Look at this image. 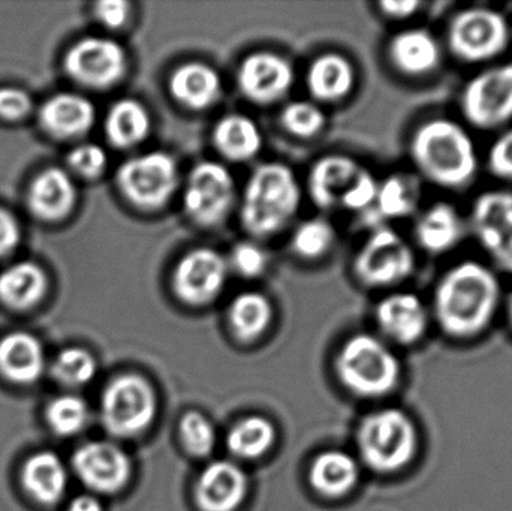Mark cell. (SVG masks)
<instances>
[{
  "label": "cell",
  "mask_w": 512,
  "mask_h": 511,
  "mask_svg": "<svg viewBox=\"0 0 512 511\" xmlns=\"http://www.w3.org/2000/svg\"><path fill=\"white\" fill-rule=\"evenodd\" d=\"M502 287L490 267L462 261L448 269L433 293V312L442 332L468 339L489 327L501 303Z\"/></svg>",
  "instance_id": "6da1fadb"
},
{
  "label": "cell",
  "mask_w": 512,
  "mask_h": 511,
  "mask_svg": "<svg viewBox=\"0 0 512 511\" xmlns=\"http://www.w3.org/2000/svg\"><path fill=\"white\" fill-rule=\"evenodd\" d=\"M409 155L418 173L444 189H463L480 167L474 140L460 123L445 117L421 123L409 141Z\"/></svg>",
  "instance_id": "7a4b0ae2"
},
{
  "label": "cell",
  "mask_w": 512,
  "mask_h": 511,
  "mask_svg": "<svg viewBox=\"0 0 512 511\" xmlns=\"http://www.w3.org/2000/svg\"><path fill=\"white\" fill-rule=\"evenodd\" d=\"M300 204L301 186L294 171L280 162H265L246 182L240 219L251 236L270 237L289 224Z\"/></svg>",
  "instance_id": "3957f363"
},
{
  "label": "cell",
  "mask_w": 512,
  "mask_h": 511,
  "mask_svg": "<svg viewBox=\"0 0 512 511\" xmlns=\"http://www.w3.org/2000/svg\"><path fill=\"white\" fill-rule=\"evenodd\" d=\"M379 180L357 159L327 155L310 168L307 188L322 210H348L363 215L375 200Z\"/></svg>",
  "instance_id": "277c9868"
},
{
  "label": "cell",
  "mask_w": 512,
  "mask_h": 511,
  "mask_svg": "<svg viewBox=\"0 0 512 511\" xmlns=\"http://www.w3.org/2000/svg\"><path fill=\"white\" fill-rule=\"evenodd\" d=\"M337 377L361 398L387 395L399 383L400 365L393 351L372 335H355L340 348Z\"/></svg>",
  "instance_id": "5b68a950"
},
{
  "label": "cell",
  "mask_w": 512,
  "mask_h": 511,
  "mask_svg": "<svg viewBox=\"0 0 512 511\" xmlns=\"http://www.w3.org/2000/svg\"><path fill=\"white\" fill-rule=\"evenodd\" d=\"M417 443L414 423L402 411L370 414L358 431L361 458L378 473H394L406 467L414 458Z\"/></svg>",
  "instance_id": "8992f818"
},
{
  "label": "cell",
  "mask_w": 512,
  "mask_h": 511,
  "mask_svg": "<svg viewBox=\"0 0 512 511\" xmlns=\"http://www.w3.org/2000/svg\"><path fill=\"white\" fill-rule=\"evenodd\" d=\"M116 183L132 206L141 210L162 209L179 189V165L170 153H143L120 165Z\"/></svg>",
  "instance_id": "52a82bcc"
},
{
  "label": "cell",
  "mask_w": 512,
  "mask_h": 511,
  "mask_svg": "<svg viewBox=\"0 0 512 511\" xmlns=\"http://www.w3.org/2000/svg\"><path fill=\"white\" fill-rule=\"evenodd\" d=\"M511 38L507 18L486 6L457 12L447 29L448 50L460 62L484 63L504 53Z\"/></svg>",
  "instance_id": "ba28073f"
},
{
  "label": "cell",
  "mask_w": 512,
  "mask_h": 511,
  "mask_svg": "<svg viewBox=\"0 0 512 511\" xmlns=\"http://www.w3.org/2000/svg\"><path fill=\"white\" fill-rule=\"evenodd\" d=\"M156 413L155 390L140 375H120L102 393V425L113 437L132 438L143 434L152 425Z\"/></svg>",
  "instance_id": "9c48e42d"
},
{
  "label": "cell",
  "mask_w": 512,
  "mask_h": 511,
  "mask_svg": "<svg viewBox=\"0 0 512 511\" xmlns=\"http://www.w3.org/2000/svg\"><path fill=\"white\" fill-rule=\"evenodd\" d=\"M415 255L411 245L390 227L373 228L355 255L354 272L369 288H390L411 278Z\"/></svg>",
  "instance_id": "30bf717a"
},
{
  "label": "cell",
  "mask_w": 512,
  "mask_h": 511,
  "mask_svg": "<svg viewBox=\"0 0 512 511\" xmlns=\"http://www.w3.org/2000/svg\"><path fill=\"white\" fill-rule=\"evenodd\" d=\"M236 203L233 174L215 161L198 162L183 186V209L195 224L218 227L230 215Z\"/></svg>",
  "instance_id": "8fae6325"
},
{
  "label": "cell",
  "mask_w": 512,
  "mask_h": 511,
  "mask_svg": "<svg viewBox=\"0 0 512 511\" xmlns=\"http://www.w3.org/2000/svg\"><path fill=\"white\" fill-rule=\"evenodd\" d=\"M460 111L469 125L483 131L512 120V63L492 66L472 77L460 93Z\"/></svg>",
  "instance_id": "7c38bea8"
},
{
  "label": "cell",
  "mask_w": 512,
  "mask_h": 511,
  "mask_svg": "<svg viewBox=\"0 0 512 511\" xmlns=\"http://www.w3.org/2000/svg\"><path fill=\"white\" fill-rule=\"evenodd\" d=\"M469 228L493 264L512 275L511 189H495L475 198Z\"/></svg>",
  "instance_id": "4fadbf2b"
},
{
  "label": "cell",
  "mask_w": 512,
  "mask_h": 511,
  "mask_svg": "<svg viewBox=\"0 0 512 511\" xmlns=\"http://www.w3.org/2000/svg\"><path fill=\"white\" fill-rule=\"evenodd\" d=\"M230 276V264L215 249L197 248L180 258L171 275V287L180 302L204 306L221 296Z\"/></svg>",
  "instance_id": "5bb4252c"
},
{
  "label": "cell",
  "mask_w": 512,
  "mask_h": 511,
  "mask_svg": "<svg viewBox=\"0 0 512 511\" xmlns=\"http://www.w3.org/2000/svg\"><path fill=\"white\" fill-rule=\"evenodd\" d=\"M65 66L81 86L108 89L125 77L128 57L123 45L114 39L89 36L68 51Z\"/></svg>",
  "instance_id": "9a60e30c"
},
{
  "label": "cell",
  "mask_w": 512,
  "mask_h": 511,
  "mask_svg": "<svg viewBox=\"0 0 512 511\" xmlns=\"http://www.w3.org/2000/svg\"><path fill=\"white\" fill-rule=\"evenodd\" d=\"M72 467L81 483L96 494H117L132 474L129 456L107 441L84 444L75 452Z\"/></svg>",
  "instance_id": "2e32d148"
},
{
  "label": "cell",
  "mask_w": 512,
  "mask_h": 511,
  "mask_svg": "<svg viewBox=\"0 0 512 511\" xmlns=\"http://www.w3.org/2000/svg\"><path fill=\"white\" fill-rule=\"evenodd\" d=\"M294 84V68L273 51L249 54L237 72V86L246 99L270 105L288 95Z\"/></svg>",
  "instance_id": "e0dca14e"
},
{
  "label": "cell",
  "mask_w": 512,
  "mask_h": 511,
  "mask_svg": "<svg viewBox=\"0 0 512 511\" xmlns=\"http://www.w3.org/2000/svg\"><path fill=\"white\" fill-rule=\"evenodd\" d=\"M248 477L239 465L215 461L195 483V501L201 511H236L245 501Z\"/></svg>",
  "instance_id": "ac0fdd59"
},
{
  "label": "cell",
  "mask_w": 512,
  "mask_h": 511,
  "mask_svg": "<svg viewBox=\"0 0 512 511\" xmlns=\"http://www.w3.org/2000/svg\"><path fill=\"white\" fill-rule=\"evenodd\" d=\"M379 329L397 344L420 341L429 326V315L420 297L412 293H393L376 306Z\"/></svg>",
  "instance_id": "d6986e66"
},
{
  "label": "cell",
  "mask_w": 512,
  "mask_h": 511,
  "mask_svg": "<svg viewBox=\"0 0 512 511\" xmlns=\"http://www.w3.org/2000/svg\"><path fill=\"white\" fill-rule=\"evenodd\" d=\"M420 180L411 174H391L378 183L372 206L363 213L370 227H388V222L414 215L420 206Z\"/></svg>",
  "instance_id": "ffe728a7"
},
{
  "label": "cell",
  "mask_w": 512,
  "mask_h": 511,
  "mask_svg": "<svg viewBox=\"0 0 512 511\" xmlns=\"http://www.w3.org/2000/svg\"><path fill=\"white\" fill-rule=\"evenodd\" d=\"M391 65L408 77L432 74L442 62L438 39L426 29H406L393 36L388 44Z\"/></svg>",
  "instance_id": "44dd1931"
},
{
  "label": "cell",
  "mask_w": 512,
  "mask_h": 511,
  "mask_svg": "<svg viewBox=\"0 0 512 511\" xmlns=\"http://www.w3.org/2000/svg\"><path fill=\"white\" fill-rule=\"evenodd\" d=\"M466 228L459 210L451 203L439 201L418 215L415 240L427 254H447L462 242Z\"/></svg>",
  "instance_id": "7402d4cb"
},
{
  "label": "cell",
  "mask_w": 512,
  "mask_h": 511,
  "mask_svg": "<svg viewBox=\"0 0 512 511\" xmlns=\"http://www.w3.org/2000/svg\"><path fill=\"white\" fill-rule=\"evenodd\" d=\"M168 89L174 101L182 107L195 111L207 110L221 98V75L207 63L192 60L174 69Z\"/></svg>",
  "instance_id": "603a6c76"
},
{
  "label": "cell",
  "mask_w": 512,
  "mask_h": 511,
  "mask_svg": "<svg viewBox=\"0 0 512 511\" xmlns=\"http://www.w3.org/2000/svg\"><path fill=\"white\" fill-rule=\"evenodd\" d=\"M44 369V348L29 333H11L0 341V374L6 380L26 386L38 381Z\"/></svg>",
  "instance_id": "cb8c5ba5"
},
{
  "label": "cell",
  "mask_w": 512,
  "mask_h": 511,
  "mask_svg": "<svg viewBox=\"0 0 512 511\" xmlns=\"http://www.w3.org/2000/svg\"><path fill=\"white\" fill-rule=\"evenodd\" d=\"M77 189L66 171L50 168L30 186L29 206L38 218L57 221L74 209Z\"/></svg>",
  "instance_id": "d4e9b609"
},
{
  "label": "cell",
  "mask_w": 512,
  "mask_h": 511,
  "mask_svg": "<svg viewBox=\"0 0 512 511\" xmlns=\"http://www.w3.org/2000/svg\"><path fill=\"white\" fill-rule=\"evenodd\" d=\"M96 111L89 99L74 93H62L45 102L41 123L50 134L74 138L86 134L95 123Z\"/></svg>",
  "instance_id": "484cf974"
},
{
  "label": "cell",
  "mask_w": 512,
  "mask_h": 511,
  "mask_svg": "<svg viewBox=\"0 0 512 511\" xmlns=\"http://www.w3.org/2000/svg\"><path fill=\"white\" fill-rule=\"evenodd\" d=\"M354 83V66L337 53L316 57L307 69V89L318 101H339L351 92Z\"/></svg>",
  "instance_id": "4316f807"
},
{
  "label": "cell",
  "mask_w": 512,
  "mask_h": 511,
  "mask_svg": "<svg viewBox=\"0 0 512 511\" xmlns=\"http://www.w3.org/2000/svg\"><path fill=\"white\" fill-rule=\"evenodd\" d=\"M21 480L33 500L44 506H53L65 495L68 473L54 453L41 452L27 459Z\"/></svg>",
  "instance_id": "83f0119b"
},
{
  "label": "cell",
  "mask_w": 512,
  "mask_h": 511,
  "mask_svg": "<svg viewBox=\"0 0 512 511\" xmlns=\"http://www.w3.org/2000/svg\"><path fill=\"white\" fill-rule=\"evenodd\" d=\"M213 144L228 161H251L262 149L261 129L245 114H227L213 129Z\"/></svg>",
  "instance_id": "f1b7e54d"
},
{
  "label": "cell",
  "mask_w": 512,
  "mask_h": 511,
  "mask_svg": "<svg viewBox=\"0 0 512 511\" xmlns=\"http://www.w3.org/2000/svg\"><path fill=\"white\" fill-rule=\"evenodd\" d=\"M105 135L117 149H132L149 137L152 117L137 99H120L105 117Z\"/></svg>",
  "instance_id": "f546056e"
},
{
  "label": "cell",
  "mask_w": 512,
  "mask_h": 511,
  "mask_svg": "<svg viewBox=\"0 0 512 511\" xmlns=\"http://www.w3.org/2000/svg\"><path fill=\"white\" fill-rule=\"evenodd\" d=\"M357 462L348 453L325 452L315 459L310 468V485L318 494L328 498L342 497L357 485Z\"/></svg>",
  "instance_id": "4dcf8cb0"
},
{
  "label": "cell",
  "mask_w": 512,
  "mask_h": 511,
  "mask_svg": "<svg viewBox=\"0 0 512 511\" xmlns=\"http://www.w3.org/2000/svg\"><path fill=\"white\" fill-rule=\"evenodd\" d=\"M47 276L33 263H18L0 275V300L12 309H29L44 297Z\"/></svg>",
  "instance_id": "1f68e13d"
},
{
  "label": "cell",
  "mask_w": 512,
  "mask_h": 511,
  "mask_svg": "<svg viewBox=\"0 0 512 511\" xmlns=\"http://www.w3.org/2000/svg\"><path fill=\"white\" fill-rule=\"evenodd\" d=\"M273 308L270 300L258 291H245L231 302L228 323L240 341H254L270 326Z\"/></svg>",
  "instance_id": "d6a6232c"
},
{
  "label": "cell",
  "mask_w": 512,
  "mask_h": 511,
  "mask_svg": "<svg viewBox=\"0 0 512 511\" xmlns=\"http://www.w3.org/2000/svg\"><path fill=\"white\" fill-rule=\"evenodd\" d=\"M276 440L274 426L262 417H248L234 425L228 434V449L240 459H258Z\"/></svg>",
  "instance_id": "836d02e7"
},
{
  "label": "cell",
  "mask_w": 512,
  "mask_h": 511,
  "mask_svg": "<svg viewBox=\"0 0 512 511\" xmlns=\"http://www.w3.org/2000/svg\"><path fill=\"white\" fill-rule=\"evenodd\" d=\"M336 240V231L327 219L313 218L301 222L292 234L291 246L298 257L316 260L324 257Z\"/></svg>",
  "instance_id": "e575fe53"
},
{
  "label": "cell",
  "mask_w": 512,
  "mask_h": 511,
  "mask_svg": "<svg viewBox=\"0 0 512 511\" xmlns=\"http://www.w3.org/2000/svg\"><path fill=\"white\" fill-rule=\"evenodd\" d=\"M48 426L54 434L71 437L78 434L89 420V407L83 399L74 395L59 396L47 407Z\"/></svg>",
  "instance_id": "d590c367"
},
{
  "label": "cell",
  "mask_w": 512,
  "mask_h": 511,
  "mask_svg": "<svg viewBox=\"0 0 512 511\" xmlns=\"http://www.w3.org/2000/svg\"><path fill=\"white\" fill-rule=\"evenodd\" d=\"M54 378L69 387L86 386L96 374V362L92 354L81 348H68L54 360Z\"/></svg>",
  "instance_id": "8d00e7d4"
},
{
  "label": "cell",
  "mask_w": 512,
  "mask_h": 511,
  "mask_svg": "<svg viewBox=\"0 0 512 511\" xmlns=\"http://www.w3.org/2000/svg\"><path fill=\"white\" fill-rule=\"evenodd\" d=\"M280 122L286 131L301 138H310L324 128L327 117L324 111L309 101L289 102L280 114Z\"/></svg>",
  "instance_id": "74e56055"
},
{
  "label": "cell",
  "mask_w": 512,
  "mask_h": 511,
  "mask_svg": "<svg viewBox=\"0 0 512 511\" xmlns=\"http://www.w3.org/2000/svg\"><path fill=\"white\" fill-rule=\"evenodd\" d=\"M180 440L191 455L203 458L215 449V428L201 414L188 413L180 422Z\"/></svg>",
  "instance_id": "f35d334b"
},
{
  "label": "cell",
  "mask_w": 512,
  "mask_h": 511,
  "mask_svg": "<svg viewBox=\"0 0 512 511\" xmlns=\"http://www.w3.org/2000/svg\"><path fill=\"white\" fill-rule=\"evenodd\" d=\"M230 267L245 278H256L262 275L268 266L267 251L252 240L239 242L230 254Z\"/></svg>",
  "instance_id": "ab89813d"
},
{
  "label": "cell",
  "mask_w": 512,
  "mask_h": 511,
  "mask_svg": "<svg viewBox=\"0 0 512 511\" xmlns=\"http://www.w3.org/2000/svg\"><path fill=\"white\" fill-rule=\"evenodd\" d=\"M107 153L98 144H81L68 156V164L74 173L86 179H95L104 173L107 167Z\"/></svg>",
  "instance_id": "60d3db41"
},
{
  "label": "cell",
  "mask_w": 512,
  "mask_h": 511,
  "mask_svg": "<svg viewBox=\"0 0 512 511\" xmlns=\"http://www.w3.org/2000/svg\"><path fill=\"white\" fill-rule=\"evenodd\" d=\"M487 167L493 176L512 183V129L493 141L487 153Z\"/></svg>",
  "instance_id": "b9f144b4"
},
{
  "label": "cell",
  "mask_w": 512,
  "mask_h": 511,
  "mask_svg": "<svg viewBox=\"0 0 512 511\" xmlns=\"http://www.w3.org/2000/svg\"><path fill=\"white\" fill-rule=\"evenodd\" d=\"M32 110V99L23 90L0 89V117L6 120H20Z\"/></svg>",
  "instance_id": "7bdbcfd3"
},
{
  "label": "cell",
  "mask_w": 512,
  "mask_h": 511,
  "mask_svg": "<svg viewBox=\"0 0 512 511\" xmlns=\"http://www.w3.org/2000/svg\"><path fill=\"white\" fill-rule=\"evenodd\" d=\"M95 15L108 29H120L131 15V5L125 0H105L96 3Z\"/></svg>",
  "instance_id": "ee69618b"
},
{
  "label": "cell",
  "mask_w": 512,
  "mask_h": 511,
  "mask_svg": "<svg viewBox=\"0 0 512 511\" xmlns=\"http://www.w3.org/2000/svg\"><path fill=\"white\" fill-rule=\"evenodd\" d=\"M20 242V227L14 216L0 210V258L6 257Z\"/></svg>",
  "instance_id": "f6af8a7d"
},
{
  "label": "cell",
  "mask_w": 512,
  "mask_h": 511,
  "mask_svg": "<svg viewBox=\"0 0 512 511\" xmlns=\"http://www.w3.org/2000/svg\"><path fill=\"white\" fill-rule=\"evenodd\" d=\"M381 6L382 12H384L387 17L396 18V20H405V18L412 17L415 12L420 8V2H381L379 3Z\"/></svg>",
  "instance_id": "bcb514c9"
},
{
  "label": "cell",
  "mask_w": 512,
  "mask_h": 511,
  "mask_svg": "<svg viewBox=\"0 0 512 511\" xmlns=\"http://www.w3.org/2000/svg\"><path fill=\"white\" fill-rule=\"evenodd\" d=\"M68 511H102V504L93 495H80L71 501Z\"/></svg>",
  "instance_id": "7dc6e473"
},
{
  "label": "cell",
  "mask_w": 512,
  "mask_h": 511,
  "mask_svg": "<svg viewBox=\"0 0 512 511\" xmlns=\"http://www.w3.org/2000/svg\"><path fill=\"white\" fill-rule=\"evenodd\" d=\"M507 312H508V320H510L511 327H512V293L510 294V297H508Z\"/></svg>",
  "instance_id": "c3c4849f"
},
{
  "label": "cell",
  "mask_w": 512,
  "mask_h": 511,
  "mask_svg": "<svg viewBox=\"0 0 512 511\" xmlns=\"http://www.w3.org/2000/svg\"><path fill=\"white\" fill-rule=\"evenodd\" d=\"M511 35H512V30H511Z\"/></svg>",
  "instance_id": "681fc988"
}]
</instances>
